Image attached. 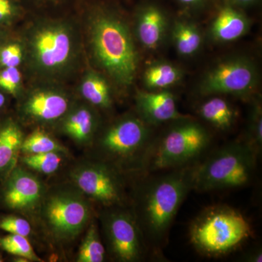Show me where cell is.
<instances>
[{"label":"cell","mask_w":262,"mask_h":262,"mask_svg":"<svg viewBox=\"0 0 262 262\" xmlns=\"http://www.w3.org/2000/svg\"><path fill=\"white\" fill-rule=\"evenodd\" d=\"M88 44L95 65L122 91L130 89L139 71V53L126 17L102 2L86 7Z\"/></svg>","instance_id":"obj_1"},{"label":"cell","mask_w":262,"mask_h":262,"mask_svg":"<svg viewBox=\"0 0 262 262\" xmlns=\"http://www.w3.org/2000/svg\"><path fill=\"white\" fill-rule=\"evenodd\" d=\"M21 42L27 68L42 80L65 78L80 61V32L68 19H38L27 29Z\"/></svg>","instance_id":"obj_2"},{"label":"cell","mask_w":262,"mask_h":262,"mask_svg":"<svg viewBox=\"0 0 262 262\" xmlns=\"http://www.w3.org/2000/svg\"><path fill=\"white\" fill-rule=\"evenodd\" d=\"M193 167L148 179L141 186L134 213L143 234L153 243L165 238L179 208L192 189Z\"/></svg>","instance_id":"obj_3"},{"label":"cell","mask_w":262,"mask_h":262,"mask_svg":"<svg viewBox=\"0 0 262 262\" xmlns=\"http://www.w3.org/2000/svg\"><path fill=\"white\" fill-rule=\"evenodd\" d=\"M258 155L247 141L225 146L193 167L192 189L209 192L247 185L253 178Z\"/></svg>","instance_id":"obj_4"},{"label":"cell","mask_w":262,"mask_h":262,"mask_svg":"<svg viewBox=\"0 0 262 262\" xmlns=\"http://www.w3.org/2000/svg\"><path fill=\"white\" fill-rule=\"evenodd\" d=\"M251 234V225L241 212L225 206L206 208L193 221L190 241L207 256H221L234 251Z\"/></svg>","instance_id":"obj_5"},{"label":"cell","mask_w":262,"mask_h":262,"mask_svg":"<svg viewBox=\"0 0 262 262\" xmlns=\"http://www.w3.org/2000/svg\"><path fill=\"white\" fill-rule=\"evenodd\" d=\"M89 201L74 185L46 191L37 209L48 236L58 242H68L78 236L92 218Z\"/></svg>","instance_id":"obj_6"},{"label":"cell","mask_w":262,"mask_h":262,"mask_svg":"<svg viewBox=\"0 0 262 262\" xmlns=\"http://www.w3.org/2000/svg\"><path fill=\"white\" fill-rule=\"evenodd\" d=\"M177 122L156 143H151L142 165L148 171L182 168L209 145L211 135L200 122L190 117Z\"/></svg>","instance_id":"obj_7"},{"label":"cell","mask_w":262,"mask_h":262,"mask_svg":"<svg viewBox=\"0 0 262 262\" xmlns=\"http://www.w3.org/2000/svg\"><path fill=\"white\" fill-rule=\"evenodd\" d=\"M151 127L139 115H128L117 119L94 141L101 160L117 168L120 164L136 160L142 166L152 143Z\"/></svg>","instance_id":"obj_8"},{"label":"cell","mask_w":262,"mask_h":262,"mask_svg":"<svg viewBox=\"0 0 262 262\" xmlns=\"http://www.w3.org/2000/svg\"><path fill=\"white\" fill-rule=\"evenodd\" d=\"M259 83L256 63L247 56L224 58L212 66L202 78L198 91L203 96L232 95L248 97Z\"/></svg>","instance_id":"obj_9"},{"label":"cell","mask_w":262,"mask_h":262,"mask_svg":"<svg viewBox=\"0 0 262 262\" xmlns=\"http://www.w3.org/2000/svg\"><path fill=\"white\" fill-rule=\"evenodd\" d=\"M70 178L84 196L106 208L123 204V182L119 169L111 164L101 160L84 162L71 171Z\"/></svg>","instance_id":"obj_10"},{"label":"cell","mask_w":262,"mask_h":262,"mask_svg":"<svg viewBox=\"0 0 262 262\" xmlns=\"http://www.w3.org/2000/svg\"><path fill=\"white\" fill-rule=\"evenodd\" d=\"M119 207L108 208L102 218L108 251L117 261H139L144 253V234L134 212Z\"/></svg>","instance_id":"obj_11"},{"label":"cell","mask_w":262,"mask_h":262,"mask_svg":"<svg viewBox=\"0 0 262 262\" xmlns=\"http://www.w3.org/2000/svg\"><path fill=\"white\" fill-rule=\"evenodd\" d=\"M68 93L59 86L43 84L24 95L18 106L20 121L37 127L58 125L72 106Z\"/></svg>","instance_id":"obj_12"},{"label":"cell","mask_w":262,"mask_h":262,"mask_svg":"<svg viewBox=\"0 0 262 262\" xmlns=\"http://www.w3.org/2000/svg\"><path fill=\"white\" fill-rule=\"evenodd\" d=\"M46 191L35 174L17 165L0 182V206L8 211L32 212L39 207Z\"/></svg>","instance_id":"obj_13"},{"label":"cell","mask_w":262,"mask_h":262,"mask_svg":"<svg viewBox=\"0 0 262 262\" xmlns=\"http://www.w3.org/2000/svg\"><path fill=\"white\" fill-rule=\"evenodd\" d=\"M135 99L138 115L150 126L190 117L179 113L175 96L168 90L138 91Z\"/></svg>","instance_id":"obj_14"},{"label":"cell","mask_w":262,"mask_h":262,"mask_svg":"<svg viewBox=\"0 0 262 262\" xmlns=\"http://www.w3.org/2000/svg\"><path fill=\"white\" fill-rule=\"evenodd\" d=\"M168 31V16L160 7L146 4L136 11L133 32L136 40L147 51H155L160 48Z\"/></svg>","instance_id":"obj_15"},{"label":"cell","mask_w":262,"mask_h":262,"mask_svg":"<svg viewBox=\"0 0 262 262\" xmlns=\"http://www.w3.org/2000/svg\"><path fill=\"white\" fill-rule=\"evenodd\" d=\"M96 108L88 103H73L58 122L59 130L76 144L89 145L94 143L99 128Z\"/></svg>","instance_id":"obj_16"},{"label":"cell","mask_w":262,"mask_h":262,"mask_svg":"<svg viewBox=\"0 0 262 262\" xmlns=\"http://www.w3.org/2000/svg\"><path fill=\"white\" fill-rule=\"evenodd\" d=\"M251 26L249 18L241 10L227 5L219 10L212 20L209 35L215 42H232L246 35Z\"/></svg>","instance_id":"obj_17"},{"label":"cell","mask_w":262,"mask_h":262,"mask_svg":"<svg viewBox=\"0 0 262 262\" xmlns=\"http://www.w3.org/2000/svg\"><path fill=\"white\" fill-rule=\"evenodd\" d=\"M24 138L16 120L0 118V182L16 166Z\"/></svg>","instance_id":"obj_18"},{"label":"cell","mask_w":262,"mask_h":262,"mask_svg":"<svg viewBox=\"0 0 262 262\" xmlns=\"http://www.w3.org/2000/svg\"><path fill=\"white\" fill-rule=\"evenodd\" d=\"M82 97L96 108L108 110L113 107V98L111 85L106 76L94 70L84 74L80 84Z\"/></svg>","instance_id":"obj_19"},{"label":"cell","mask_w":262,"mask_h":262,"mask_svg":"<svg viewBox=\"0 0 262 262\" xmlns=\"http://www.w3.org/2000/svg\"><path fill=\"white\" fill-rule=\"evenodd\" d=\"M183 78V71L168 61L152 62L146 66L143 74V83L149 91H168Z\"/></svg>","instance_id":"obj_20"},{"label":"cell","mask_w":262,"mask_h":262,"mask_svg":"<svg viewBox=\"0 0 262 262\" xmlns=\"http://www.w3.org/2000/svg\"><path fill=\"white\" fill-rule=\"evenodd\" d=\"M200 117L208 124L220 130L232 128L237 119V113L233 106L218 96L211 97L202 103L198 108Z\"/></svg>","instance_id":"obj_21"},{"label":"cell","mask_w":262,"mask_h":262,"mask_svg":"<svg viewBox=\"0 0 262 262\" xmlns=\"http://www.w3.org/2000/svg\"><path fill=\"white\" fill-rule=\"evenodd\" d=\"M171 37L177 53L183 57H192L201 51L203 36L198 25L189 20L178 19L173 22Z\"/></svg>","instance_id":"obj_22"},{"label":"cell","mask_w":262,"mask_h":262,"mask_svg":"<svg viewBox=\"0 0 262 262\" xmlns=\"http://www.w3.org/2000/svg\"><path fill=\"white\" fill-rule=\"evenodd\" d=\"M67 149L54 137L41 127H37L24 138L20 152L24 155L43 154L48 152L67 153Z\"/></svg>","instance_id":"obj_23"},{"label":"cell","mask_w":262,"mask_h":262,"mask_svg":"<svg viewBox=\"0 0 262 262\" xmlns=\"http://www.w3.org/2000/svg\"><path fill=\"white\" fill-rule=\"evenodd\" d=\"M105 258L106 251L100 238L97 225L92 222L79 249L77 261L103 262Z\"/></svg>","instance_id":"obj_24"},{"label":"cell","mask_w":262,"mask_h":262,"mask_svg":"<svg viewBox=\"0 0 262 262\" xmlns=\"http://www.w3.org/2000/svg\"><path fill=\"white\" fill-rule=\"evenodd\" d=\"M67 153L48 152L43 154L24 155L20 162L27 168L46 175H51L59 170Z\"/></svg>","instance_id":"obj_25"},{"label":"cell","mask_w":262,"mask_h":262,"mask_svg":"<svg viewBox=\"0 0 262 262\" xmlns=\"http://www.w3.org/2000/svg\"><path fill=\"white\" fill-rule=\"evenodd\" d=\"M0 249L16 257L27 258L30 261H42L24 236L9 234L0 237Z\"/></svg>","instance_id":"obj_26"},{"label":"cell","mask_w":262,"mask_h":262,"mask_svg":"<svg viewBox=\"0 0 262 262\" xmlns=\"http://www.w3.org/2000/svg\"><path fill=\"white\" fill-rule=\"evenodd\" d=\"M247 141L259 154L262 148V106L258 97L253 100L250 111Z\"/></svg>","instance_id":"obj_27"},{"label":"cell","mask_w":262,"mask_h":262,"mask_svg":"<svg viewBox=\"0 0 262 262\" xmlns=\"http://www.w3.org/2000/svg\"><path fill=\"white\" fill-rule=\"evenodd\" d=\"M24 59V48L21 41L10 37L0 48V70L18 67Z\"/></svg>","instance_id":"obj_28"},{"label":"cell","mask_w":262,"mask_h":262,"mask_svg":"<svg viewBox=\"0 0 262 262\" xmlns=\"http://www.w3.org/2000/svg\"><path fill=\"white\" fill-rule=\"evenodd\" d=\"M25 13L20 0H0V27L9 28Z\"/></svg>","instance_id":"obj_29"},{"label":"cell","mask_w":262,"mask_h":262,"mask_svg":"<svg viewBox=\"0 0 262 262\" xmlns=\"http://www.w3.org/2000/svg\"><path fill=\"white\" fill-rule=\"evenodd\" d=\"M21 87V72L18 67L0 70V91L5 94L17 96L20 94Z\"/></svg>","instance_id":"obj_30"},{"label":"cell","mask_w":262,"mask_h":262,"mask_svg":"<svg viewBox=\"0 0 262 262\" xmlns=\"http://www.w3.org/2000/svg\"><path fill=\"white\" fill-rule=\"evenodd\" d=\"M0 229L9 234H18L28 237L32 233L30 223L23 217L7 215L0 218Z\"/></svg>","instance_id":"obj_31"},{"label":"cell","mask_w":262,"mask_h":262,"mask_svg":"<svg viewBox=\"0 0 262 262\" xmlns=\"http://www.w3.org/2000/svg\"><path fill=\"white\" fill-rule=\"evenodd\" d=\"M10 37L11 35H10V29L0 27V48Z\"/></svg>","instance_id":"obj_32"},{"label":"cell","mask_w":262,"mask_h":262,"mask_svg":"<svg viewBox=\"0 0 262 262\" xmlns=\"http://www.w3.org/2000/svg\"><path fill=\"white\" fill-rule=\"evenodd\" d=\"M38 5H57L61 4L65 0H31Z\"/></svg>","instance_id":"obj_33"},{"label":"cell","mask_w":262,"mask_h":262,"mask_svg":"<svg viewBox=\"0 0 262 262\" xmlns=\"http://www.w3.org/2000/svg\"><path fill=\"white\" fill-rule=\"evenodd\" d=\"M246 261L251 262H261L262 253L261 251H253L246 257Z\"/></svg>","instance_id":"obj_34"},{"label":"cell","mask_w":262,"mask_h":262,"mask_svg":"<svg viewBox=\"0 0 262 262\" xmlns=\"http://www.w3.org/2000/svg\"><path fill=\"white\" fill-rule=\"evenodd\" d=\"M257 0H229L230 4L233 5V6H246V5H249L253 4Z\"/></svg>","instance_id":"obj_35"},{"label":"cell","mask_w":262,"mask_h":262,"mask_svg":"<svg viewBox=\"0 0 262 262\" xmlns=\"http://www.w3.org/2000/svg\"><path fill=\"white\" fill-rule=\"evenodd\" d=\"M179 3L186 6H194L198 4H201L202 2L204 0H177Z\"/></svg>","instance_id":"obj_36"},{"label":"cell","mask_w":262,"mask_h":262,"mask_svg":"<svg viewBox=\"0 0 262 262\" xmlns=\"http://www.w3.org/2000/svg\"><path fill=\"white\" fill-rule=\"evenodd\" d=\"M6 103L7 98L6 96H5V93L0 91V110L5 107Z\"/></svg>","instance_id":"obj_37"},{"label":"cell","mask_w":262,"mask_h":262,"mask_svg":"<svg viewBox=\"0 0 262 262\" xmlns=\"http://www.w3.org/2000/svg\"><path fill=\"white\" fill-rule=\"evenodd\" d=\"M3 261H4V260H3V256H2L1 253H0V262Z\"/></svg>","instance_id":"obj_38"}]
</instances>
